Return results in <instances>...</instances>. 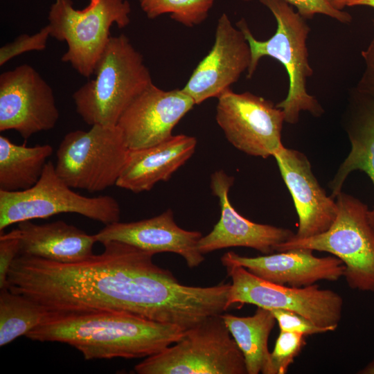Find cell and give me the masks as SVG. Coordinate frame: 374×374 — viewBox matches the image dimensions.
<instances>
[{
	"label": "cell",
	"mask_w": 374,
	"mask_h": 374,
	"mask_svg": "<svg viewBox=\"0 0 374 374\" xmlns=\"http://www.w3.org/2000/svg\"><path fill=\"white\" fill-rule=\"evenodd\" d=\"M195 105L181 89L165 91L152 83L129 105L117 126L130 150L151 147L170 137Z\"/></svg>",
	"instance_id": "14"
},
{
	"label": "cell",
	"mask_w": 374,
	"mask_h": 374,
	"mask_svg": "<svg viewBox=\"0 0 374 374\" xmlns=\"http://www.w3.org/2000/svg\"><path fill=\"white\" fill-rule=\"evenodd\" d=\"M53 153L48 144L28 147L17 145L0 136V190L15 192L27 190L40 179L48 158Z\"/></svg>",
	"instance_id": "23"
},
{
	"label": "cell",
	"mask_w": 374,
	"mask_h": 374,
	"mask_svg": "<svg viewBox=\"0 0 374 374\" xmlns=\"http://www.w3.org/2000/svg\"><path fill=\"white\" fill-rule=\"evenodd\" d=\"M364 6L374 8V0H357L349 3L348 7Z\"/></svg>",
	"instance_id": "33"
},
{
	"label": "cell",
	"mask_w": 374,
	"mask_h": 374,
	"mask_svg": "<svg viewBox=\"0 0 374 374\" xmlns=\"http://www.w3.org/2000/svg\"><path fill=\"white\" fill-rule=\"evenodd\" d=\"M306 335L280 331L271 353L272 374H285L306 344Z\"/></svg>",
	"instance_id": "26"
},
{
	"label": "cell",
	"mask_w": 374,
	"mask_h": 374,
	"mask_svg": "<svg viewBox=\"0 0 374 374\" xmlns=\"http://www.w3.org/2000/svg\"><path fill=\"white\" fill-rule=\"evenodd\" d=\"M139 374H246L244 356L221 314L186 330L173 346L134 366Z\"/></svg>",
	"instance_id": "7"
},
{
	"label": "cell",
	"mask_w": 374,
	"mask_h": 374,
	"mask_svg": "<svg viewBox=\"0 0 374 374\" xmlns=\"http://www.w3.org/2000/svg\"><path fill=\"white\" fill-rule=\"evenodd\" d=\"M273 157L298 214L294 237L305 238L327 231L337 217V205L319 185L306 156L283 145Z\"/></svg>",
	"instance_id": "16"
},
{
	"label": "cell",
	"mask_w": 374,
	"mask_h": 374,
	"mask_svg": "<svg viewBox=\"0 0 374 374\" xmlns=\"http://www.w3.org/2000/svg\"><path fill=\"white\" fill-rule=\"evenodd\" d=\"M312 250L293 249L277 253L246 257L233 251L221 258L224 266L240 265L265 280L291 287H301L321 280L336 281L344 275L345 265L337 257H316Z\"/></svg>",
	"instance_id": "18"
},
{
	"label": "cell",
	"mask_w": 374,
	"mask_h": 374,
	"mask_svg": "<svg viewBox=\"0 0 374 374\" xmlns=\"http://www.w3.org/2000/svg\"><path fill=\"white\" fill-rule=\"evenodd\" d=\"M48 311L33 299L8 288L0 291V346L26 335L46 317Z\"/></svg>",
	"instance_id": "24"
},
{
	"label": "cell",
	"mask_w": 374,
	"mask_h": 374,
	"mask_svg": "<svg viewBox=\"0 0 374 374\" xmlns=\"http://www.w3.org/2000/svg\"><path fill=\"white\" fill-rule=\"evenodd\" d=\"M249 1L251 0H242ZM296 8V12L305 19H312L321 14L343 23L351 22L353 17L347 12L334 8L328 0H282Z\"/></svg>",
	"instance_id": "28"
},
{
	"label": "cell",
	"mask_w": 374,
	"mask_h": 374,
	"mask_svg": "<svg viewBox=\"0 0 374 374\" xmlns=\"http://www.w3.org/2000/svg\"><path fill=\"white\" fill-rule=\"evenodd\" d=\"M224 267L231 278L227 309L238 303L290 310L319 326L332 331L337 328L344 305L338 293L319 289L315 284L301 287L276 284L256 276L242 266L227 264Z\"/></svg>",
	"instance_id": "10"
},
{
	"label": "cell",
	"mask_w": 374,
	"mask_h": 374,
	"mask_svg": "<svg viewBox=\"0 0 374 374\" xmlns=\"http://www.w3.org/2000/svg\"><path fill=\"white\" fill-rule=\"evenodd\" d=\"M359 373L362 374H374V359L366 366L361 370Z\"/></svg>",
	"instance_id": "34"
},
{
	"label": "cell",
	"mask_w": 374,
	"mask_h": 374,
	"mask_svg": "<svg viewBox=\"0 0 374 374\" xmlns=\"http://www.w3.org/2000/svg\"><path fill=\"white\" fill-rule=\"evenodd\" d=\"M251 63V50L243 33L223 13L217 21L214 44L181 89L199 105L218 98L237 82Z\"/></svg>",
	"instance_id": "13"
},
{
	"label": "cell",
	"mask_w": 374,
	"mask_h": 374,
	"mask_svg": "<svg viewBox=\"0 0 374 374\" xmlns=\"http://www.w3.org/2000/svg\"><path fill=\"white\" fill-rule=\"evenodd\" d=\"M373 30L371 40L367 47L361 52L365 68L355 88L374 99V19Z\"/></svg>",
	"instance_id": "31"
},
{
	"label": "cell",
	"mask_w": 374,
	"mask_h": 374,
	"mask_svg": "<svg viewBox=\"0 0 374 374\" xmlns=\"http://www.w3.org/2000/svg\"><path fill=\"white\" fill-rule=\"evenodd\" d=\"M335 199L337 217L327 231L305 238L294 235L274 251L308 249L330 253L344 262V276L351 289L374 292V230L368 206L342 191Z\"/></svg>",
	"instance_id": "5"
},
{
	"label": "cell",
	"mask_w": 374,
	"mask_h": 374,
	"mask_svg": "<svg viewBox=\"0 0 374 374\" xmlns=\"http://www.w3.org/2000/svg\"><path fill=\"white\" fill-rule=\"evenodd\" d=\"M93 74L72 96L76 112L89 125H117L132 101L153 83L143 55L123 34L111 36Z\"/></svg>",
	"instance_id": "4"
},
{
	"label": "cell",
	"mask_w": 374,
	"mask_h": 374,
	"mask_svg": "<svg viewBox=\"0 0 374 374\" xmlns=\"http://www.w3.org/2000/svg\"><path fill=\"white\" fill-rule=\"evenodd\" d=\"M71 188L49 161L33 187L15 192L0 190V231L15 223L66 213L79 214L105 225L120 221L121 208L115 198L88 197Z\"/></svg>",
	"instance_id": "9"
},
{
	"label": "cell",
	"mask_w": 374,
	"mask_h": 374,
	"mask_svg": "<svg viewBox=\"0 0 374 374\" xmlns=\"http://www.w3.org/2000/svg\"><path fill=\"white\" fill-rule=\"evenodd\" d=\"M20 240L19 256L35 257L60 263L82 261L93 254L97 242L76 226L59 220L37 224L26 220L16 228Z\"/></svg>",
	"instance_id": "21"
},
{
	"label": "cell",
	"mask_w": 374,
	"mask_h": 374,
	"mask_svg": "<svg viewBox=\"0 0 374 374\" xmlns=\"http://www.w3.org/2000/svg\"><path fill=\"white\" fill-rule=\"evenodd\" d=\"M130 149L117 126L68 132L56 152L57 174L72 188L98 192L116 185Z\"/></svg>",
	"instance_id": "8"
},
{
	"label": "cell",
	"mask_w": 374,
	"mask_h": 374,
	"mask_svg": "<svg viewBox=\"0 0 374 374\" xmlns=\"http://www.w3.org/2000/svg\"><path fill=\"white\" fill-rule=\"evenodd\" d=\"M217 99L216 121L236 149L266 159L283 145L285 114L271 101L249 91L237 93L231 89Z\"/></svg>",
	"instance_id": "11"
},
{
	"label": "cell",
	"mask_w": 374,
	"mask_h": 374,
	"mask_svg": "<svg viewBox=\"0 0 374 374\" xmlns=\"http://www.w3.org/2000/svg\"><path fill=\"white\" fill-rule=\"evenodd\" d=\"M59 116L52 88L32 66L1 73V132L15 130L26 140L53 129Z\"/></svg>",
	"instance_id": "12"
},
{
	"label": "cell",
	"mask_w": 374,
	"mask_h": 374,
	"mask_svg": "<svg viewBox=\"0 0 374 374\" xmlns=\"http://www.w3.org/2000/svg\"><path fill=\"white\" fill-rule=\"evenodd\" d=\"M221 317L244 356L247 374H272L268 339L276 321L271 310L258 307L252 316Z\"/></svg>",
	"instance_id": "22"
},
{
	"label": "cell",
	"mask_w": 374,
	"mask_h": 374,
	"mask_svg": "<svg viewBox=\"0 0 374 374\" xmlns=\"http://www.w3.org/2000/svg\"><path fill=\"white\" fill-rule=\"evenodd\" d=\"M280 331L300 333L305 335L325 333L330 328L317 326L303 316L290 310H270Z\"/></svg>",
	"instance_id": "29"
},
{
	"label": "cell",
	"mask_w": 374,
	"mask_h": 374,
	"mask_svg": "<svg viewBox=\"0 0 374 374\" xmlns=\"http://www.w3.org/2000/svg\"><path fill=\"white\" fill-rule=\"evenodd\" d=\"M20 240L16 229L0 235V290L6 288L10 268L19 254Z\"/></svg>",
	"instance_id": "30"
},
{
	"label": "cell",
	"mask_w": 374,
	"mask_h": 374,
	"mask_svg": "<svg viewBox=\"0 0 374 374\" xmlns=\"http://www.w3.org/2000/svg\"><path fill=\"white\" fill-rule=\"evenodd\" d=\"M51 30L47 24L33 35L23 34L14 41L0 48V66L22 53L31 51H43L46 48Z\"/></svg>",
	"instance_id": "27"
},
{
	"label": "cell",
	"mask_w": 374,
	"mask_h": 374,
	"mask_svg": "<svg viewBox=\"0 0 374 374\" xmlns=\"http://www.w3.org/2000/svg\"><path fill=\"white\" fill-rule=\"evenodd\" d=\"M196 145L194 136L178 134L151 147L130 150L116 186L134 193L150 190L169 180L193 155Z\"/></svg>",
	"instance_id": "19"
},
{
	"label": "cell",
	"mask_w": 374,
	"mask_h": 374,
	"mask_svg": "<svg viewBox=\"0 0 374 374\" xmlns=\"http://www.w3.org/2000/svg\"><path fill=\"white\" fill-rule=\"evenodd\" d=\"M331 5L337 10H343L352 1L357 0H328Z\"/></svg>",
	"instance_id": "32"
},
{
	"label": "cell",
	"mask_w": 374,
	"mask_h": 374,
	"mask_svg": "<svg viewBox=\"0 0 374 374\" xmlns=\"http://www.w3.org/2000/svg\"><path fill=\"white\" fill-rule=\"evenodd\" d=\"M233 181V177L222 170L211 175V188L218 198L221 215L212 231L199 239L198 249L204 255L224 248L244 247L263 254L272 253L277 244L295 233L287 229L251 222L238 213L229 198Z\"/></svg>",
	"instance_id": "15"
},
{
	"label": "cell",
	"mask_w": 374,
	"mask_h": 374,
	"mask_svg": "<svg viewBox=\"0 0 374 374\" xmlns=\"http://www.w3.org/2000/svg\"><path fill=\"white\" fill-rule=\"evenodd\" d=\"M344 126L351 150L330 181L333 199L342 191L348 175L355 170L365 172L374 186V99L353 88L344 114ZM368 217L374 230V207L368 210Z\"/></svg>",
	"instance_id": "20"
},
{
	"label": "cell",
	"mask_w": 374,
	"mask_h": 374,
	"mask_svg": "<svg viewBox=\"0 0 374 374\" xmlns=\"http://www.w3.org/2000/svg\"><path fill=\"white\" fill-rule=\"evenodd\" d=\"M150 19L168 14L170 18L187 27L202 23L208 17L214 0H138Z\"/></svg>",
	"instance_id": "25"
},
{
	"label": "cell",
	"mask_w": 374,
	"mask_h": 374,
	"mask_svg": "<svg viewBox=\"0 0 374 374\" xmlns=\"http://www.w3.org/2000/svg\"><path fill=\"white\" fill-rule=\"evenodd\" d=\"M186 329L123 312H48L26 337L66 344L86 360L147 357L179 341Z\"/></svg>",
	"instance_id": "2"
},
{
	"label": "cell",
	"mask_w": 374,
	"mask_h": 374,
	"mask_svg": "<svg viewBox=\"0 0 374 374\" xmlns=\"http://www.w3.org/2000/svg\"><path fill=\"white\" fill-rule=\"evenodd\" d=\"M274 15L277 27L269 39L260 41L254 37L247 21L241 19L237 27L243 33L251 50V63L247 78H251L264 56L279 61L285 68L289 78L287 95L276 106L285 114V121L296 124L302 111L320 116L323 109L316 98L308 93L307 79L313 74L308 60L307 38L310 32L306 19L292 6L282 0H259Z\"/></svg>",
	"instance_id": "3"
},
{
	"label": "cell",
	"mask_w": 374,
	"mask_h": 374,
	"mask_svg": "<svg viewBox=\"0 0 374 374\" xmlns=\"http://www.w3.org/2000/svg\"><path fill=\"white\" fill-rule=\"evenodd\" d=\"M127 0H89L81 10L72 0H54L48 15L51 37L65 42L62 56L81 75L89 78L111 37L110 28L126 27L130 22Z\"/></svg>",
	"instance_id": "6"
},
{
	"label": "cell",
	"mask_w": 374,
	"mask_h": 374,
	"mask_svg": "<svg viewBox=\"0 0 374 374\" xmlns=\"http://www.w3.org/2000/svg\"><path fill=\"white\" fill-rule=\"evenodd\" d=\"M95 236L97 242L102 244L118 241L154 254L177 253L183 257L190 268L198 267L204 260V254L198 249V242L202 237L201 232L179 226L171 209L145 220L107 224Z\"/></svg>",
	"instance_id": "17"
},
{
	"label": "cell",
	"mask_w": 374,
	"mask_h": 374,
	"mask_svg": "<svg viewBox=\"0 0 374 374\" xmlns=\"http://www.w3.org/2000/svg\"><path fill=\"white\" fill-rule=\"evenodd\" d=\"M103 244L101 253L74 263L18 256L7 287L52 313L123 312L186 330L209 315L211 287L181 284L152 252L118 241Z\"/></svg>",
	"instance_id": "1"
}]
</instances>
